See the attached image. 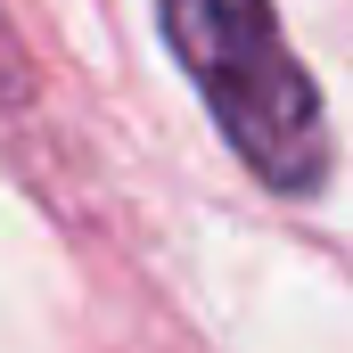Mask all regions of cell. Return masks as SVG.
I'll return each mask as SVG.
<instances>
[{
  "mask_svg": "<svg viewBox=\"0 0 353 353\" xmlns=\"http://www.w3.org/2000/svg\"><path fill=\"white\" fill-rule=\"evenodd\" d=\"M165 50L197 83L214 132L271 197H312L329 181V107L279 33L271 0H157Z\"/></svg>",
  "mask_w": 353,
  "mask_h": 353,
  "instance_id": "obj_1",
  "label": "cell"
}]
</instances>
